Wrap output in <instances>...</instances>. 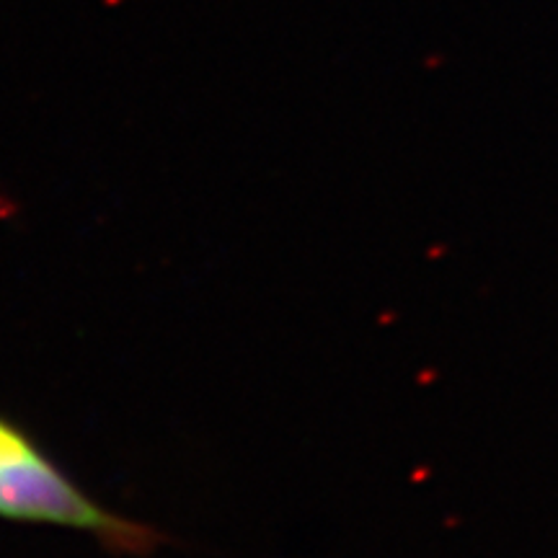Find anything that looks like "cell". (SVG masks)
<instances>
[{
    "instance_id": "1",
    "label": "cell",
    "mask_w": 558,
    "mask_h": 558,
    "mask_svg": "<svg viewBox=\"0 0 558 558\" xmlns=\"http://www.w3.org/2000/svg\"><path fill=\"white\" fill-rule=\"evenodd\" d=\"M0 518L96 535L117 554L143 556L163 535L99 505L16 422L0 416Z\"/></svg>"
}]
</instances>
